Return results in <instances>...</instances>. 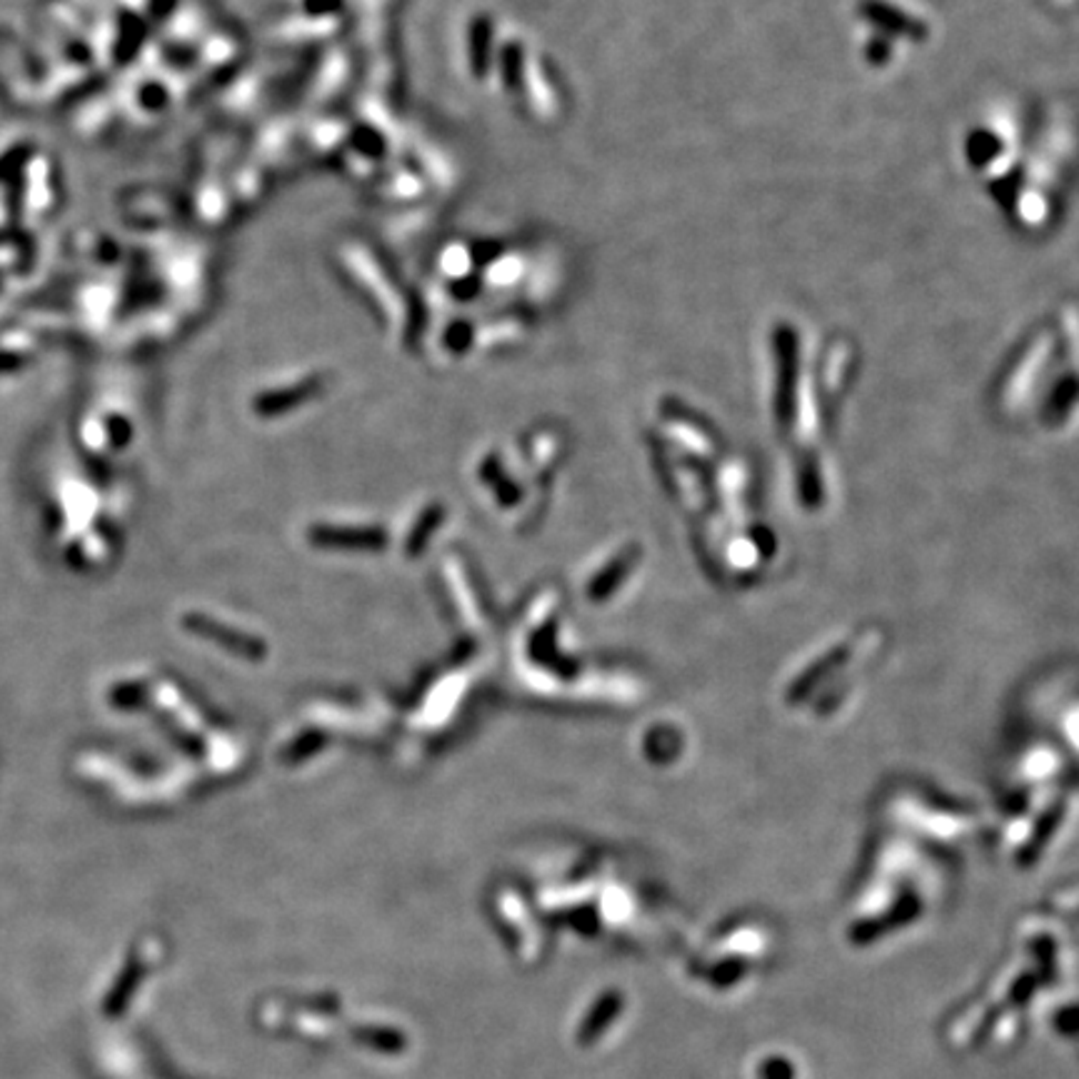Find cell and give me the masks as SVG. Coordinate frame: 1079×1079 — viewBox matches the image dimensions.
<instances>
[{"label":"cell","instance_id":"6da1fadb","mask_svg":"<svg viewBox=\"0 0 1079 1079\" xmlns=\"http://www.w3.org/2000/svg\"><path fill=\"white\" fill-rule=\"evenodd\" d=\"M759 1075H763V1079H795V1069L783 1057H773L763 1065Z\"/></svg>","mask_w":1079,"mask_h":1079}]
</instances>
